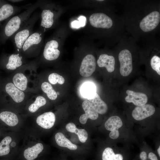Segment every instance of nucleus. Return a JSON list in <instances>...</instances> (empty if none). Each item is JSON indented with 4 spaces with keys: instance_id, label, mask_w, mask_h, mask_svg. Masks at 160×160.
Returning a JSON list of instances; mask_svg holds the SVG:
<instances>
[{
    "instance_id": "obj_12",
    "label": "nucleus",
    "mask_w": 160,
    "mask_h": 160,
    "mask_svg": "<svg viewBox=\"0 0 160 160\" xmlns=\"http://www.w3.org/2000/svg\"><path fill=\"white\" fill-rule=\"evenodd\" d=\"M59 43L53 39L48 41L44 49L43 55L44 59L48 61L57 59L59 56L60 52L58 49Z\"/></svg>"
},
{
    "instance_id": "obj_32",
    "label": "nucleus",
    "mask_w": 160,
    "mask_h": 160,
    "mask_svg": "<svg viewBox=\"0 0 160 160\" xmlns=\"http://www.w3.org/2000/svg\"><path fill=\"white\" fill-rule=\"evenodd\" d=\"M79 20H75L71 23V26L74 28H79L85 25L86 18L83 16H80L78 18Z\"/></svg>"
},
{
    "instance_id": "obj_8",
    "label": "nucleus",
    "mask_w": 160,
    "mask_h": 160,
    "mask_svg": "<svg viewBox=\"0 0 160 160\" xmlns=\"http://www.w3.org/2000/svg\"><path fill=\"white\" fill-rule=\"evenodd\" d=\"M120 63V71L121 75L126 76L129 75L132 71V57L130 51L128 49L121 50L119 55Z\"/></svg>"
},
{
    "instance_id": "obj_27",
    "label": "nucleus",
    "mask_w": 160,
    "mask_h": 160,
    "mask_svg": "<svg viewBox=\"0 0 160 160\" xmlns=\"http://www.w3.org/2000/svg\"><path fill=\"white\" fill-rule=\"evenodd\" d=\"M102 159V160H123V157L121 154H115L112 148L107 147L103 152Z\"/></svg>"
},
{
    "instance_id": "obj_23",
    "label": "nucleus",
    "mask_w": 160,
    "mask_h": 160,
    "mask_svg": "<svg viewBox=\"0 0 160 160\" xmlns=\"http://www.w3.org/2000/svg\"><path fill=\"white\" fill-rule=\"evenodd\" d=\"M123 125L121 118L118 116H113L109 118L105 124V127L108 130L110 131L118 129Z\"/></svg>"
},
{
    "instance_id": "obj_10",
    "label": "nucleus",
    "mask_w": 160,
    "mask_h": 160,
    "mask_svg": "<svg viewBox=\"0 0 160 160\" xmlns=\"http://www.w3.org/2000/svg\"><path fill=\"white\" fill-rule=\"evenodd\" d=\"M41 9L40 14L41 21L40 24V29L42 30L44 29H48L52 27L55 22V12L49 7L43 5L42 1L39 7Z\"/></svg>"
},
{
    "instance_id": "obj_16",
    "label": "nucleus",
    "mask_w": 160,
    "mask_h": 160,
    "mask_svg": "<svg viewBox=\"0 0 160 160\" xmlns=\"http://www.w3.org/2000/svg\"><path fill=\"white\" fill-rule=\"evenodd\" d=\"M55 116L52 112H45L38 116L36 119L37 124L43 128L49 129L54 126Z\"/></svg>"
},
{
    "instance_id": "obj_2",
    "label": "nucleus",
    "mask_w": 160,
    "mask_h": 160,
    "mask_svg": "<svg viewBox=\"0 0 160 160\" xmlns=\"http://www.w3.org/2000/svg\"><path fill=\"white\" fill-rule=\"evenodd\" d=\"M30 93L23 91L16 87L10 79L0 80V101H12L16 103L23 102Z\"/></svg>"
},
{
    "instance_id": "obj_11",
    "label": "nucleus",
    "mask_w": 160,
    "mask_h": 160,
    "mask_svg": "<svg viewBox=\"0 0 160 160\" xmlns=\"http://www.w3.org/2000/svg\"><path fill=\"white\" fill-rule=\"evenodd\" d=\"M89 21L91 25L96 28H109L113 24L111 18L102 13L92 14L89 17Z\"/></svg>"
},
{
    "instance_id": "obj_29",
    "label": "nucleus",
    "mask_w": 160,
    "mask_h": 160,
    "mask_svg": "<svg viewBox=\"0 0 160 160\" xmlns=\"http://www.w3.org/2000/svg\"><path fill=\"white\" fill-rule=\"evenodd\" d=\"M48 80L51 84L54 85L57 83L62 84L64 83L65 81L63 76L55 73H52L49 76Z\"/></svg>"
},
{
    "instance_id": "obj_19",
    "label": "nucleus",
    "mask_w": 160,
    "mask_h": 160,
    "mask_svg": "<svg viewBox=\"0 0 160 160\" xmlns=\"http://www.w3.org/2000/svg\"><path fill=\"white\" fill-rule=\"evenodd\" d=\"M97 63L100 67H105L109 73L113 72L114 70L115 60L112 56L106 54H102L97 60Z\"/></svg>"
},
{
    "instance_id": "obj_34",
    "label": "nucleus",
    "mask_w": 160,
    "mask_h": 160,
    "mask_svg": "<svg viewBox=\"0 0 160 160\" xmlns=\"http://www.w3.org/2000/svg\"><path fill=\"white\" fill-rule=\"evenodd\" d=\"M119 135L118 129H116L111 131L109 134V136L112 139H116L119 137Z\"/></svg>"
},
{
    "instance_id": "obj_17",
    "label": "nucleus",
    "mask_w": 160,
    "mask_h": 160,
    "mask_svg": "<svg viewBox=\"0 0 160 160\" xmlns=\"http://www.w3.org/2000/svg\"><path fill=\"white\" fill-rule=\"evenodd\" d=\"M82 106L85 113L80 117L79 121L81 124H86L88 119L93 120L97 119L98 113L94 109L88 101H84L82 103Z\"/></svg>"
},
{
    "instance_id": "obj_6",
    "label": "nucleus",
    "mask_w": 160,
    "mask_h": 160,
    "mask_svg": "<svg viewBox=\"0 0 160 160\" xmlns=\"http://www.w3.org/2000/svg\"><path fill=\"white\" fill-rule=\"evenodd\" d=\"M32 4H30L22 6L12 5L7 1L0 0V28L2 23L7 20L10 17L20 12L22 9H27Z\"/></svg>"
},
{
    "instance_id": "obj_5",
    "label": "nucleus",
    "mask_w": 160,
    "mask_h": 160,
    "mask_svg": "<svg viewBox=\"0 0 160 160\" xmlns=\"http://www.w3.org/2000/svg\"><path fill=\"white\" fill-rule=\"evenodd\" d=\"M25 64V58L20 53H4L0 57V68L4 70H17Z\"/></svg>"
},
{
    "instance_id": "obj_13",
    "label": "nucleus",
    "mask_w": 160,
    "mask_h": 160,
    "mask_svg": "<svg viewBox=\"0 0 160 160\" xmlns=\"http://www.w3.org/2000/svg\"><path fill=\"white\" fill-rule=\"evenodd\" d=\"M96 67V60L92 54L87 55L83 59L80 67L79 73L82 76L88 77L95 71Z\"/></svg>"
},
{
    "instance_id": "obj_36",
    "label": "nucleus",
    "mask_w": 160,
    "mask_h": 160,
    "mask_svg": "<svg viewBox=\"0 0 160 160\" xmlns=\"http://www.w3.org/2000/svg\"><path fill=\"white\" fill-rule=\"evenodd\" d=\"M140 157L142 160H146L147 158L146 153L145 151L141 152L140 154Z\"/></svg>"
},
{
    "instance_id": "obj_1",
    "label": "nucleus",
    "mask_w": 160,
    "mask_h": 160,
    "mask_svg": "<svg viewBox=\"0 0 160 160\" xmlns=\"http://www.w3.org/2000/svg\"><path fill=\"white\" fill-rule=\"evenodd\" d=\"M42 2L38 1L24 11L10 18L0 28V46L4 45L27 22L35 10Z\"/></svg>"
},
{
    "instance_id": "obj_3",
    "label": "nucleus",
    "mask_w": 160,
    "mask_h": 160,
    "mask_svg": "<svg viewBox=\"0 0 160 160\" xmlns=\"http://www.w3.org/2000/svg\"><path fill=\"white\" fill-rule=\"evenodd\" d=\"M39 17V13H34L27 22L9 39L13 43L15 52L20 53L24 42L33 32V27Z\"/></svg>"
},
{
    "instance_id": "obj_21",
    "label": "nucleus",
    "mask_w": 160,
    "mask_h": 160,
    "mask_svg": "<svg viewBox=\"0 0 160 160\" xmlns=\"http://www.w3.org/2000/svg\"><path fill=\"white\" fill-rule=\"evenodd\" d=\"M0 119L7 125L14 127L18 123L17 116L15 113L9 111H4L0 113Z\"/></svg>"
},
{
    "instance_id": "obj_18",
    "label": "nucleus",
    "mask_w": 160,
    "mask_h": 160,
    "mask_svg": "<svg viewBox=\"0 0 160 160\" xmlns=\"http://www.w3.org/2000/svg\"><path fill=\"white\" fill-rule=\"evenodd\" d=\"M88 100L92 107L98 113L103 114L107 112V105L97 93Z\"/></svg>"
},
{
    "instance_id": "obj_30",
    "label": "nucleus",
    "mask_w": 160,
    "mask_h": 160,
    "mask_svg": "<svg viewBox=\"0 0 160 160\" xmlns=\"http://www.w3.org/2000/svg\"><path fill=\"white\" fill-rule=\"evenodd\" d=\"M151 65L152 68L160 75V58L157 56L154 55L151 60Z\"/></svg>"
},
{
    "instance_id": "obj_7",
    "label": "nucleus",
    "mask_w": 160,
    "mask_h": 160,
    "mask_svg": "<svg viewBox=\"0 0 160 160\" xmlns=\"http://www.w3.org/2000/svg\"><path fill=\"white\" fill-rule=\"evenodd\" d=\"M19 68L18 71L12 76L10 80L17 88L26 92H32L33 91L30 87V79L24 73V65Z\"/></svg>"
},
{
    "instance_id": "obj_25",
    "label": "nucleus",
    "mask_w": 160,
    "mask_h": 160,
    "mask_svg": "<svg viewBox=\"0 0 160 160\" xmlns=\"http://www.w3.org/2000/svg\"><path fill=\"white\" fill-rule=\"evenodd\" d=\"M46 103L47 100L43 96L41 95L37 96L34 102L29 105L28 110L31 113H34L40 107L44 105Z\"/></svg>"
},
{
    "instance_id": "obj_31",
    "label": "nucleus",
    "mask_w": 160,
    "mask_h": 160,
    "mask_svg": "<svg viewBox=\"0 0 160 160\" xmlns=\"http://www.w3.org/2000/svg\"><path fill=\"white\" fill-rule=\"evenodd\" d=\"M75 133L77 135L79 140L81 143H85L87 139V132L85 129L77 128Z\"/></svg>"
},
{
    "instance_id": "obj_33",
    "label": "nucleus",
    "mask_w": 160,
    "mask_h": 160,
    "mask_svg": "<svg viewBox=\"0 0 160 160\" xmlns=\"http://www.w3.org/2000/svg\"><path fill=\"white\" fill-rule=\"evenodd\" d=\"M65 128L68 131L73 133H75L76 130L77 128L75 125L71 122L67 124Z\"/></svg>"
},
{
    "instance_id": "obj_15",
    "label": "nucleus",
    "mask_w": 160,
    "mask_h": 160,
    "mask_svg": "<svg viewBox=\"0 0 160 160\" xmlns=\"http://www.w3.org/2000/svg\"><path fill=\"white\" fill-rule=\"evenodd\" d=\"M126 92L128 95L125 97V100L127 102L132 103L137 106L145 105L147 102V96L144 93L130 90H127Z\"/></svg>"
},
{
    "instance_id": "obj_9",
    "label": "nucleus",
    "mask_w": 160,
    "mask_h": 160,
    "mask_svg": "<svg viewBox=\"0 0 160 160\" xmlns=\"http://www.w3.org/2000/svg\"><path fill=\"white\" fill-rule=\"evenodd\" d=\"M160 21V14L156 11L153 12L145 17L140 23V27L145 32L151 31L158 25Z\"/></svg>"
},
{
    "instance_id": "obj_4",
    "label": "nucleus",
    "mask_w": 160,
    "mask_h": 160,
    "mask_svg": "<svg viewBox=\"0 0 160 160\" xmlns=\"http://www.w3.org/2000/svg\"><path fill=\"white\" fill-rule=\"evenodd\" d=\"M43 31L39 29L33 32L24 42L20 53L25 58L37 56L43 43Z\"/></svg>"
},
{
    "instance_id": "obj_38",
    "label": "nucleus",
    "mask_w": 160,
    "mask_h": 160,
    "mask_svg": "<svg viewBox=\"0 0 160 160\" xmlns=\"http://www.w3.org/2000/svg\"><path fill=\"white\" fill-rule=\"evenodd\" d=\"M157 152L159 156H160V146H159V148L157 149Z\"/></svg>"
},
{
    "instance_id": "obj_20",
    "label": "nucleus",
    "mask_w": 160,
    "mask_h": 160,
    "mask_svg": "<svg viewBox=\"0 0 160 160\" xmlns=\"http://www.w3.org/2000/svg\"><path fill=\"white\" fill-rule=\"evenodd\" d=\"M43 149V144L38 143L25 149L23 152V156L25 160H34L38 157Z\"/></svg>"
},
{
    "instance_id": "obj_35",
    "label": "nucleus",
    "mask_w": 160,
    "mask_h": 160,
    "mask_svg": "<svg viewBox=\"0 0 160 160\" xmlns=\"http://www.w3.org/2000/svg\"><path fill=\"white\" fill-rule=\"evenodd\" d=\"M148 158L151 160H158L156 155L152 152L149 153Z\"/></svg>"
},
{
    "instance_id": "obj_22",
    "label": "nucleus",
    "mask_w": 160,
    "mask_h": 160,
    "mask_svg": "<svg viewBox=\"0 0 160 160\" xmlns=\"http://www.w3.org/2000/svg\"><path fill=\"white\" fill-rule=\"evenodd\" d=\"M55 139L57 144L59 146L66 147L71 150H76L77 147L71 142L62 133L59 132L55 135Z\"/></svg>"
},
{
    "instance_id": "obj_24",
    "label": "nucleus",
    "mask_w": 160,
    "mask_h": 160,
    "mask_svg": "<svg viewBox=\"0 0 160 160\" xmlns=\"http://www.w3.org/2000/svg\"><path fill=\"white\" fill-rule=\"evenodd\" d=\"M95 85L90 82L84 83L81 88V93L84 97L88 100L92 97L96 93Z\"/></svg>"
},
{
    "instance_id": "obj_14",
    "label": "nucleus",
    "mask_w": 160,
    "mask_h": 160,
    "mask_svg": "<svg viewBox=\"0 0 160 160\" xmlns=\"http://www.w3.org/2000/svg\"><path fill=\"white\" fill-rule=\"evenodd\" d=\"M155 109L153 106L149 104L136 106L132 111V116L136 120L140 121L153 115Z\"/></svg>"
},
{
    "instance_id": "obj_39",
    "label": "nucleus",
    "mask_w": 160,
    "mask_h": 160,
    "mask_svg": "<svg viewBox=\"0 0 160 160\" xmlns=\"http://www.w3.org/2000/svg\"><path fill=\"white\" fill-rule=\"evenodd\" d=\"M104 0H97V1H103Z\"/></svg>"
},
{
    "instance_id": "obj_28",
    "label": "nucleus",
    "mask_w": 160,
    "mask_h": 160,
    "mask_svg": "<svg viewBox=\"0 0 160 160\" xmlns=\"http://www.w3.org/2000/svg\"><path fill=\"white\" fill-rule=\"evenodd\" d=\"M12 139L10 136L4 137L0 143V156H5L8 154L10 151L9 144L11 142Z\"/></svg>"
},
{
    "instance_id": "obj_26",
    "label": "nucleus",
    "mask_w": 160,
    "mask_h": 160,
    "mask_svg": "<svg viewBox=\"0 0 160 160\" xmlns=\"http://www.w3.org/2000/svg\"><path fill=\"white\" fill-rule=\"evenodd\" d=\"M41 88L49 99L52 100L57 99V92L49 83L46 81L43 82L41 85Z\"/></svg>"
},
{
    "instance_id": "obj_37",
    "label": "nucleus",
    "mask_w": 160,
    "mask_h": 160,
    "mask_svg": "<svg viewBox=\"0 0 160 160\" xmlns=\"http://www.w3.org/2000/svg\"><path fill=\"white\" fill-rule=\"evenodd\" d=\"M8 1H9L12 3H18L23 1V0H8Z\"/></svg>"
}]
</instances>
